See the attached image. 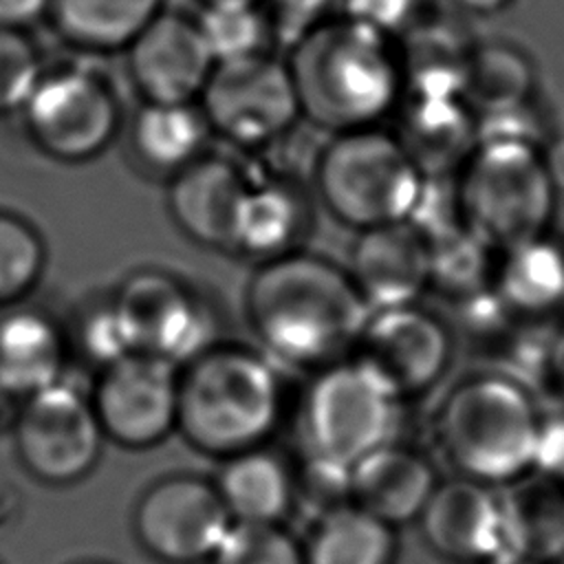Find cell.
Listing matches in <instances>:
<instances>
[{
	"label": "cell",
	"mask_w": 564,
	"mask_h": 564,
	"mask_svg": "<svg viewBox=\"0 0 564 564\" xmlns=\"http://www.w3.org/2000/svg\"><path fill=\"white\" fill-rule=\"evenodd\" d=\"M245 313L273 357L317 370L352 352L370 306L346 269L293 249L253 271Z\"/></svg>",
	"instance_id": "6da1fadb"
},
{
	"label": "cell",
	"mask_w": 564,
	"mask_h": 564,
	"mask_svg": "<svg viewBox=\"0 0 564 564\" xmlns=\"http://www.w3.org/2000/svg\"><path fill=\"white\" fill-rule=\"evenodd\" d=\"M289 48L302 115L315 126L333 134L379 126L399 108L405 68L392 37L337 15Z\"/></svg>",
	"instance_id": "7a4b0ae2"
},
{
	"label": "cell",
	"mask_w": 564,
	"mask_h": 564,
	"mask_svg": "<svg viewBox=\"0 0 564 564\" xmlns=\"http://www.w3.org/2000/svg\"><path fill=\"white\" fill-rule=\"evenodd\" d=\"M282 412V381L251 348L214 344L178 370L176 427L198 452L227 458L262 447Z\"/></svg>",
	"instance_id": "3957f363"
},
{
	"label": "cell",
	"mask_w": 564,
	"mask_h": 564,
	"mask_svg": "<svg viewBox=\"0 0 564 564\" xmlns=\"http://www.w3.org/2000/svg\"><path fill=\"white\" fill-rule=\"evenodd\" d=\"M434 432L458 476L489 487L516 485L535 467L542 414L511 377L474 375L445 397Z\"/></svg>",
	"instance_id": "277c9868"
},
{
	"label": "cell",
	"mask_w": 564,
	"mask_h": 564,
	"mask_svg": "<svg viewBox=\"0 0 564 564\" xmlns=\"http://www.w3.org/2000/svg\"><path fill=\"white\" fill-rule=\"evenodd\" d=\"M557 181L538 143L482 139L456 181L465 227L487 247L511 249L546 236Z\"/></svg>",
	"instance_id": "5b68a950"
},
{
	"label": "cell",
	"mask_w": 564,
	"mask_h": 564,
	"mask_svg": "<svg viewBox=\"0 0 564 564\" xmlns=\"http://www.w3.org/2000/svg\"><path fill=\"white\" fill-rule=\"evenodd\" d=\"M313 176L326 209L359 231L408 220L425 181L401 139L379 126L335 132Z\"/></svg>",
	"instance_id": "8992f818"
},
{
	"label": "cell",
	"mask_w": 564,
	"mask_h": 564,
	"mask_svg": "<svg viewBox=\"0 0 564 564\" xmlns=\"http://www.w3.org/2000/svg\"><path fill=\"white\" fill-rule=\"evenodd\" d=\"M401 401L352 357L317 368L302 399L304 458L350 474L359 460L397 443Z\"/></svg>",
	"instance_id": "52a82bcc"
},
{
	"label": "cell",
	"mask_w": 564,
	"mask_h": 564,
	"mask_svg": "<svg viewBox=\"0 0 564 564\" xmlns=\"http://www.w3.org/2000/svg\"><path fill=\"white\" fill-rule=\"evenodd\" d=\"M20 112L35 148L66 163L101 154L121 126L117 90L104 73L86 64L44 68Z\"/></svg>",
	"instance_id": "ba28073f"
},
{
	"label": "cell",
	"mask_w": 564,
	"mask_h": 564,
	"mask_svg": "<svg viewBox=\"0 0 564 564\" xmlns=\"http://www.w3.org/2000/svg\"><path fill=\"white\" fill-rule=\"evenodd\" d=\"M198 101L209 130L240 148L271 145L302 117L289 62L271 53L216 64Z\"/></svg>",
	"instance_id": "9c48e42d"
},
{
	"label": "cell",
	"mask_w": 564,
	"mask_h": 564,
	"mask_svg": "<svg viewBox=\"0 0 564 564\" xmlns=\"http://www.w3.org/2000/svg\"><path fill=\"white\" fill-rule=\"evenodd\" d=\"M132 352L187 364L216 341V317L203 295L163 269H137L110 300Z\"/></svg>",
	"instance_id": "30bf717a"
},
{
	"label": "cell",
	"mask_w": 564,
	"mask_h": 564,
	"mask_svg": "<svg viewBox=\"0 0 564 564\" xmlns=\"http://www.w3.org/2000/svg\"><path fill=\"white\" fill-rule=\"evenodd\" d=\"M104 438L90 397L64 379L22 399L13 423L20 463L46 485H70L90 474Z\"/></svg>",
	"instance_id": "8fae6325"
},
{
	"label": "cell",
	"mask_w": 564,
	"mask_h": 564,
	"mask_svg": "<svg viewBox=\"0 0 564 564\" xmlns=\"http://www.w3.org/2000/svg\"><path fill=\"white\" fill-rule=\"evenodd\" d=\"M141 546L170 564L209 560L234 520L214 482L178 474L150 485L134 507Z\"/></svg>",
	"instance_id": "7c38bea8"
},
{
	"label": "cell",
	"mask_w": 564,
	"mask_h": 564,
	"mask_svg": "<svg viewBox=\"0 0 564 564\" xmlns=\"http://www.w3.org/2000/svg\"><path fill=\"white\" fill-rule=\"evenodd\" d=\"M106 438L145 449L178 425V366L143 352H130L101 368L90 394Z\"/></svg>",
	"instance_id": "4fadbf2b"
},
{
	"label": "cell",
	"mask_w": 564,
	"mask_h": 564,
	"mask_svg": "<svg viewBox=\"0 0 564 564\" xmlns=\"http://www.w3.org/2000/svg\"><path fill=\"white\" fill-rule=\"evenodd\" d=\"M352 359L377 375L399 399L430 390L452 361L447 326L419 304L372 308Z\"/></svg>",
	"instance_id": "5bb4252c"
},
{
	"label": "cell",
	"mask_w": 564,
	"mask_h": 564,
	"mask_svg": "<svg viewBox=\"0 0 564 564\" xmlns=\"http://www.w3.org/2000/svg\"><path fill=\"white\" fill-rule=\"evenodd\" d=\"M123 53L128 75L143 101L196 104L216 66L196 20L167 9Z\"/></svg>",
	"instance_id": "9a60e30c"
},
{
	"label": "cell",
	"mask_w": 564,
	"mask_h": 564,
	"mask_svg": "<svg viewBox=\"0 0 564 564\" xmlns=\"http://www.w3.org/2000/svg\"><path fill=\"white\" fill-rule=\"evenodd\" d=\"M416 520L427 546L449 562L482 564L509 549L502 498L465 476L438 482Z\"/></svg>",
	"instance_id": "2e32d148"
},
{
	"label": "cell",
	"mask_w": 564,
	"mask_h": 564,
	"mask_svg": "<svg viewBox=\"0 0 564 564\" xmlns=\"http://www.w3.org/2000/svg\"><path fill=\"white\" fill-rule=\"evenodd\" d=\"M346 271L370 311L416 304L430 286V247L408 220L361 229Z\"/></svg>",
	"instance_id": "e0dca14e"
},
{
	"label": "cell",
	"mask_w": 564,
	"mask_h": 564,
	"mask_svg": "<svg viewBox=\"0 0 564 564\" xmlns=\"http://www.w3.org/2000/svg\"><path fill=\"white\" fill-rule=\"evenodd\" d=\"M247 172L231 159L203 154L172 174L167 209L178 229L216 249H231L234 223L247 189Z\"/></svg>",
	"instance_id": "ac0fdd59"
},
{
	"label": "cell",
	"mask_w": 564,
	"mask_h": 564,
	"mask_svg": "<svg viewBox=\"0 0 564 564\" xmlns=\"http://www.w3.org/2000/svg\"><path fill=\"white\" fill-rule=\"evenodd\" d=\"M436 485V471L425 456L390 443L352 467L350 502L397 527L421 516Z\"/></svg>",
	"instance_id": "d6986e66"
},
{
	"label": "cell",
	"mask_w": 564,
	"mask_h": 564,
	"mask_svg": "<svg viewBox=\"0 0 564 564\" xmlns=\"http://www.w3.org/2000/svg\"><path fill=\"white\" fill-rule=\"evenodd\" d=\"M66 337L44 311L11 308L0 317V394L26 399L64 379Z\"/></svg>",
	"instance_id": "ffe728a7"
},
{
	"label": "cell",
	"mask_w": 564,
	"mask_h": 564,
	"mask_svg": "<svg viewBox=\"0 0 564 564\" xmlns=\"http://www.w3.org/2000/svg\"><path fill=\"white\" fill-rule=\"evenodd\" d=\"M214 480L234 522L280 524L295 505V471L267 445L223 458Z\"/></svg>",
	"instance_id": "44dd1931"
},
{
	"label": "cell",
	"mask_w": 564,
	"mask_h": 564,
	"mask_svg": "<svg viewBox=\"0 0 564 564\" xmlns=\"http://www.w3.org/2000/svg\"><path fill=\"white\" fill-rule=\"evenodd\" d=\"M308 223L302 192L280 178H249L240 198L231 249L264 260L295 249Z\"/></svg>",
	"instance_id": "7402d4cb"
},
{
	"label": "cell",
	"mask_w": 564,
	"mask_h": 564,
	"mask_svg": "<svg viewBox=\"0 0 564 564\" xmlns=\"http://www.w3.org/2000/svg\"><path fill=\"white\" fill-rule=\"evenodd\" d=\"M165 0H51L55 33L84 53H123Z\"/></svg>",
	"instance_id": "603a6c76"
},
{
	"label": "cell",
	"mask_w": 564,
	"mask_h": 564,
	"mask_svg": "<svg viewBox=\"0 0 564 564\" xmlns=\"http://www.w3.org/2000/svg\"><path fill=\"white\" fill-rule=\"evenodd\" d=\"M209 132L198 104L143 101L132 117L130 145L150 170L176 174L203 156Z\"/></svg>",
	"instance_id": "cb8c5ba5"
},
{
	"label": "cell",
	"mask_w": 564,
	"mask_h": 564,
	"mask_svg": "<svg viewBox=\"0 0 564 564\" xmlns=\"http://www.w3.org/2000/svg\"><path fill=\"white\" fill-rule=\"evenodd\" d=\"M304 546V564H394V527L341 502L319 513Z\"/></svg>",
	"instance_id": "d4e9b609"
},
{
	"label": "cell",
	"mask_w": 564,
	"mask_h": 564,
	"mask_svg": "<svg viewBox=\"0 0 564 564\" xmlns=\"http://www.w3.org/2000/svg\"><path fill=\"white\" fill-rule=\"evenodd\" d=\"M502 507L511 549L546 564L564 555V485L551 478L529 482L527 476L502 498Z\"/></svg>",
	"instance_id": "484cf974"
},
{
	"label": "cell",
	"mask_w": 564,
	"mask_h": 564,
	"mask_svg": "<svg viewBox=\"0 0 564 564\" xmlns=\"http://www.w3.org/2000/svg\"><path fill=\"white\" fill-rule=\"evenodd\" d=\"M496 286L505 304L540 313L564 300V249L546 236L502 251Z\"/></svg>",
	"instance_id": "4316f807"
},
{
	"label": "cell",
	"mask_w": 564,
	"mask_h": 564,
	"mask_svg": "<svg viewBox=\"0 0 564 564\" xmlns=\"http://www.w3.org/2000/svg\"><path fill=\"white\" fill-rule=\"evenodd\" d=\"M214 64H229L269 53L275 40L271 15L262 0L203 2L194 18Z\"/></svg>",
	"instance_id": "83f0119b"
},
{
	"label": "cell",
	"mask_w": 564,
	"mask_h": 564,
	"mask_svg": "<svg viewBox=\"0 0 564 564\" xmlns=\"http://www.w3.org/2000/svg\"><path fill=\"white\" fill-rule=\"evenodd\" d=\"M533 88V68L516 46L491 42L467 57L465 99L485 115L524 106Z\"/></svg>",
	"instance_id": "f1b7e54d"
},
{
	"label": "cell",
	"mask_w": 564,
	"mask_h": 564,
	"mask_svg": "<svg viewBox=\"0 0 564 564\" xmlns=\"http://www.w3.org/2000/svg\"><path fill=\"white\" fill-rule=\"evenodd\" d=\"M44 264L46 247L37 229L22 216L0 209V306L29 295Z\"/></svg>",
	"instance_id": "f546056e"
},
{
	"label": "cell",
	"mask_w": 564,
	"mask_h": 564,
	"mask_svg": "<svg viewBox=\"0 0 564 564\" xmlns=\"http://www.w3.org/2000/svg\"><path fill=\"white\" fill-rule=\"evenodd\" d=\"M212 564H304V546L282 524L234 522Z\"/></svg>",
	"instance_id": "4dcf8cb0"
},
{
	"label": "cell",
	"mask_w": 564,
	"mask_h": 564,
	"mask_svg": "<svg viewBox=\"0 0 564 564\" xmlns=\"http://www.w3.org/2000/svg\"><path fill=\"white\" fill-rule=\"evenodd\" d=\"M44 68L42 53L26 31L0 26V115L24 108Z\"/></svg>",
	"instance_id": "1f68e13d"
},
{
	"label": "cell",
	"mask_w": 564,
	"mask_h": 564,
	"mask_svg": "<svg viewBox=\"0 0 564 564\" xmlns=\"http://www.w3.org/2000/svg\"><path fill=\"white\" fill-rule=\"evenodd\" d=\"M339 15L386 37L414 29L425 0H339Z\"/></svg>",
	"instance_id": "d6a6232c"
},
{
	"label": "cell",
	"mask_w": 564,
	"mask_h": 564,
	"mask_svg": "<svg viewBox=\"0 0 564 564\" xmlns=\"http://www.w3.org/2000/svg\"><path fill=\"white\" fill-rule=\"evenodd\" d=\"M79 344L88 359L99 364V368H106L132 352L110 302H104L84 315L79 324Z\"/></svg>",
	"instance_id": "836d02e7"
},
{
	"label": "cell",
	"mask_w": 564,
	"mask_h": 564,
	"mask_svg": "<svg viewBox=\"0 0 564 564\" xmlns=\"http://www.w3.org/2000/svg\"><path fill=\"white\" fill-rule=\"evenodd\" d=\"M275 31V40L293 46L308 31L330 18L339 0H262Z\"/></svg>",
	"instance_id": "e575fe53"
},
{
	"label": "cell",
	"mask_w": 564,
	"mask_h": 564,
	"mask_svg": "<svg viewBox=\"0 0 564 564\" xmlns=\"http://www.w3.org/2000/svg\"><path fill=\"white\" fill-rule=\"evenodd\" d=\"M535 467L546 471V478L564 485V419L544 421L540 432V447Z\"/></svg>",
	"instance_id": "d590c367"
},
{
	"label": "cell",
	"mask_w": 564,
	"mask_h": 564,
	"mask_svg": "<svg viewBox=\"0 0 564 564\" xmlns=\"http://www.w3.org/2000/svg\"><path fill=\"white\" fill-rule=\"evenodd\" d=\"M51 0H0V26L29 31L48 20Z\"/></svg>",
	"instance_id": "8d00e7d4"
},
{
	"label": "cell",
	"mask_w": 564,
	"mask_h": 564,
	"mask_svg": "<svg viewBox=\"0 0 564 564\" xmlns=\"http://www.w3.org/2000/svg\"><path fill=\"white\" fill-rule=\"evenodd\" d=\"M482 564H546V562H542V560H538V557H533L529 553H522V551L509 546V549L496 553L494 557H489Z\"/></svg>",
	"instance_id": "74e56055"
},
{
	"label": "cell",
	"mask_w": 564,
	"mask_h": 564,
	"mask_svg": "<svg viewBox=\"0 0 564 564\" xmlns=\"http://www.w3.org/2000/svg\"><path fill=\"white\" fill-rule=\"evenodd\" d=\"M452 2H454L458 9H463V11L485 15V13L500 11V9L507 7L511 0H452Z\"/></svg>",
	"instance_id": "f35d334b"
},
{
	"label": "cell",
	"mask_w": 564,
	"mask_h": 564,
	"mask_svg": "<svg viewBox=\"0 0 564 564\" xmlns=\"http://www.w3.org/2000/svg\"><path fill=\"white\" fill-rule=\"evenodd\" d=\"M553 364H555V372H557V379L564 383V337L557 341V346H555V359H553Z\"/></svg>",
	"instance_id": "ab89813d"
},
{
	"label": "cell",
	"mask_w": 564,
	"mask_h": 564,
	"mask_svg": "<svg viewBox=\"0 0 564 564\" xmlns=\"http://www.w3.org/2000/svg\"><path fill=\"white\" fill-rule=\"evenodd\" d=\"M553 564H564V555H560V557H557Z\"/></svg>",
	"instance_id": "60d3db41"
},
{
	"label": "cell",
	"mask_w": 564,
	"mask_h": 564,
	"mask_svg": "<svg viewBox=\"0 0 564 564\" xmlns=\"http://www.w3.org/2000/svg\"><path fill=\"white\" fill-rule=\"evenodd\" d=\"M203 2H214V0H200V4H203Z\"/></svg>",
	"instance_id": "b9f144b4"
},
{
	"label": "cell",
	"mask_w": 564,
	"mask_h": 564,
	"mask_svg": "<svg viewBox=\"0 0 564 564\" xmlns=\"http://www.w3.org/2000/svg\"><path fill=\"white\" fill-rule=\"evenodd\" d=\"M88 564H97V562H88Z\"/></svg>",
	"instance_id": "7bdbcfd3"
}]
</instances>
